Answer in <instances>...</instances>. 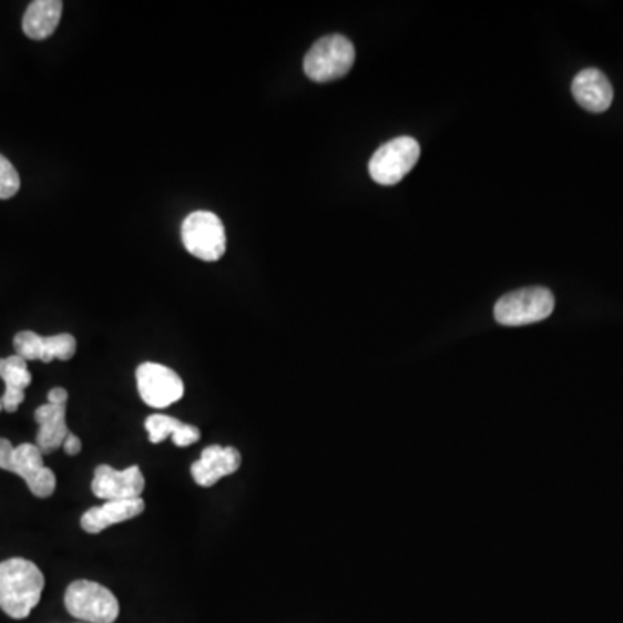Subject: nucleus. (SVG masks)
Segmentation results:
<instances>
[{
	"mask_svg": "<svg viewBox=\"0 0 623 623\" xmlns=\"http://www.w3.org/2000/svg\"><path fill=\"white\" fill-rule=\"evenodd\" d=\"M144 428L150 433L151 443H162L166 438L172 437L175 446L190 447L200 442L202 438L200 428L166 415H151L144 422Z\"/></svg>",
	"mask_w": 623,
	"mask_h": 623,
	"instance_id": "17",
	"label": "nucleus"
},
{
	"mask_svg": "<svg viewBox=\"0 0 623 623\" xmlns=\"http://www.w3.org/2000/svg\"><path fill=\"white\" fill-rule=\"evenodd\" d=\"M63 449L68 456H76L82 450V440L75 433H70L64 440Z\"/></svg>",
	"mask_w": 623,
	"mask_h": 623,
	"instance_id": "19",
	"label": "nucleus"
},
{
	"mask_svg": "<svg viewBox=\"0 0 623 623\" xmlns=\"http://www.w3.org/2000/svg\"><path fill=\"white\" fill-rule=\"evenodd\" d=\"M135 379L141 399L154 409H165L184 397L181 376L162 364H141L135 371Z\"/></svg>",
	"mask_w": 623,
	"mask_h": 623,
	"instance_id": "8",
	"label": "nucleus"
},
{
	"mask_svg": "<svg viewBox=\"0 0 623 623\" xmlns=\"http://www.w3.org/2000/svg\"><path fill=\"white\" fill-rule=\"evenodd\" d=\"M83 623V622H82Z\"/></svg>",
	"mask_w": 623,
	"mask_h": 623,
	"instance_id": "21",
	"label": "nucleus"
},
{
	"mask_svg": "<svg viewBox=\"0 0 623 623\" xmlns=\"http://www.w3.org/2000/svg\"><path fill=\"white\" fill-rule=\"evenodd\" d=\"M146 480L139 466H129L126 470L119 471L108 464L95 468L92 480V493L95 498L106 501H131L141 498Z\"/></svg>",
	"mask_w": 623,
	"mask_h": 623,
	"instance_id": "10",
	"label": "nucleus"
},
{
	"mask_svg": "<svg viewBox=\"0 0 623 623\" xmlns=\"http://www.w3.org/2000/svg\"><path fill=\"white\" fill-rule=\"evenodd\" d=\"M144 509H146V502L143 501V498L131 499V501H106L103 505L88 509L80 520V527L83 532L95 535L110 527L137 518L139 514L144 513Z\"/></svg>",
	"mask_w": 623,
	"mask_h": 623,
	"instance_id": "14",
	"label": "nucleus"
},
{
	"mask_svg": "<svg viewBox=\"0 0 623 623\" xmlns=\"http://www.w3.org/2000/svg\"><path fill=\"white\" fill-rule=\"evenodd\" d=\"M44 588V573L32 561L11 558L0 563V607L11 619H27Z\"/></svg>",
	"mask_w": 623,
	"mask_h": 623,
	"instance_id": "1",
	"label": "nucleus"
},
{
	"mask_svg": "<svg viewBox=\"0 0 623 623\" xmlns=\"http://www.w3.org/2000/svg\"><path fill=\"white\" fill-rule=\"evenodd\" d=\"M14 350L17 356L27 360H42L49 364L52 360L73 359L76 351V339L73 335L61 333L55 336H40L33 331H20L14 336Z\"/></svg>",
	"mask_w": 623,
	"mask_h": 623,
	"instance_id": "11",
	"label": "nucleus"
},
{
	"mask_svg": "<svg viewBox=\"0 0 623 623\" xmlns=\"http://www.w3.org/2000/svg\"><path fill=\"white\" fill-rule=\"evenodd\" d=\"M48 399L45 406L35 410V421L39 422L35 446L44 456L61 449L68 435L72 433L67 425L68 391L61 387L52 388Z\"/></svg>",
	"mask_w": 623,
	"mask_h": 623,
	"instance_id": "9",
	"label": "nucleus"
},
{
	"mask_svg": "<svg viewBox=\"0 0 623 623\" xmlns=\"http://www.w3.org/2000/svg\"><path fill=\"white\" fill-rule=\"evenodd\" d=\"M21 181L17 168L6 156L0 154V200H9L17 196L20 191Z\"/></svg>",
	"mask_w": 623,
	"mask_h": 623,
	"instance_id": "18",
	"label": "nucleus"
},
{
	"mask_svg": "<svg viewBox=\"0 0 623 623\" xmlns=\"http://www.w3.org/2000/svg\"><path fill=\"white\" fill-rule=\"evenodd\" d=\"M64 606L83 623H115L120 615L115 594L92 580H75L68 585Z\"/></svg>",
	"mask_w": 623,
	"mask_h": 623,
	"instance_id": "5",
	"label": "nucleus"
},
{
	"mask_svg": "<svg viewBox=\"0 0 623 623\" xmlns=\"http://www.w3.org/2000/svg\"><path fill=\"white\" fill-rule=\"evenodd\" d=\"M239 450L236 447L210 446L202 452V458L191 464V474L197 486L214 487L222 478L236 473L241 468Z\"/></svg>",
	"mask_w": 623,
	"mask_h": 623,
	"instance_id": "12",
	"label": "nucleus"
},
{
	"mask_svg": "<svg viewBox=\"0 0 623 623\" xmlns=\"http://www.w3.org/2000/svg\"><path fill=\"white\" fill-rule=\"evenodd\" d=\"M0 470L23 478L30 492L39 499L51 498L58 486L54 471L44 464V455L35 443L12 447L8 438H0Z\"/></svg>",
	"mask_w": 623,
	"mask_h": 623,
	"instance_id": "2",
	"label": "nucleus"
},
{
	"mask_svg": "<svg viewBox=\"0 0 623 623\" xmlns=\"http://www.w3.org/2000/svg\"><path fill=\"white\" fill-rule=\"evenodd\" d=\"M0 378L4 381L6 391L0 400L8 412H17L24 402V390L32 385V372L28 371L27 360L20 356L0 359Z\"/></svg>",
	"mask_w": 623,
	"mask_h": 623,
	"instance_id": "15",
	"label": "nucleus"
},
{
	"mask_svg": "<svg viewBox=\"0 0 623 623\" xmlns=\"http://www.w3.org/2000/svg\"><path fill=\"white\" fill-rule=\"evenodd\" d=\"M356 48L344 35H326L312 45L304 60L305 75L314 82H331L350 72Z\"/></svg>",
	"mask_w": 623,
	"mask_h": 623,
	"instance_id": "3",
	"label": "nucleus"
},
{
	"mask_svg": "<svg viewBox=\"0 0 623 623\" xmlns=\"http://www.w3.org/2000/svg\"><path fill=\"white\" fill-rule=\"evenodd\" d=\"M2 410H4V406H2V400H0V412H2Z\"/></svg>",
	"mask_w": 623,
	"mask_h": 623,
	"instance_id": "20",
	"label": "nucleus"
},
{
	"mask_svg": "<svg viewBox=\"0 0 623 623\" xmlns=\"http://www.w3.org/2000/svg\"><path fill=\"white\" fill-rule=\"evenodd\" d=\"M419 156H421V147L416 139L407 135L394 139L372 154L369 175L381 186H395L415 168Z\"/></svg>",
	"mask_w": 623,
	"mask_h": 623,
	"instance_id": "7",
	"label": "nucleus"
},
{
	"mask_svg": "<svg viewBox=\"0 0 623 623\" xmlns=\"http://www.w3.org/2000/svg\"><path fill=\"white\" fill-rule=\"evenodd\" d=\"M572 94L580 108L591 113H603L613 103V85L598 68L582 70L573 79Z\"/></svg>",
	"mask_w": 623,
	"mask_h": 623,
	"instance_id": "13",
	"label": "nucleus"
},
{
	"mask_svg": "<svg viewBox=\"0 0 623 623\" xmlns=\"http://www.w3.org/2000/svg\"><path fill=\"white\" fill-rule=\"evenodd\" d=\"M554 295L542 286L518 289L499 298L493 317L501 326L518 328L548 319L554 310Z\"/></svg>",
	"mask_w": 623,
	"mask_h": 623,
	"instance_id": "4",
	"label": "nucleus"
},
{
	"mask_svg": "<svg viewBox=\"0 0 623 623\" xmlns=\"http://www.w3.org/2000/svg\"><path fill=\"white\" fill-rule=\"evenodd\" d=\"M182 243L193 257L205 262H217L227 248L224 224L212 212H194L182 224Z\"/></svg>",
	"mask_w": 623,
	"mask_h": 623,
	"instance_id": "6",
	"label": "nucleus"
},
{
	"mask_svg": "<svg viewBox=\"0 0 623 623\" xmlns=\"http://www.w3.org/2000/svg\"><path fill=\"white\" fill-rule=\"evenodd\" d=\"M61 14H63L61 0H35L24 12V35L32 40L48 39L60 24Z\"/></svg>",
	"mask_w": 623,
	"mask_h": 623,
	"instance_id": "16",
	"label": "nucleus"
}]
</instances>
